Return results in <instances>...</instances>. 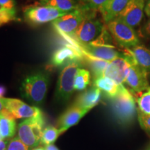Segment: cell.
Listing matches in <instances>:
<instances>
[{
	"instance_id": "obj_1",
	"label": "cell",
	"mask_w": 150,
	"mask_h": 150,
	"mask_svg": "<svg viewBox=\"0 0 150 150\" xmlns=\"http://www.w3.org/2000/svg\"><path fill=\"white\" fill-rule=\"evenodd\" d=\"M109 101L112 115L118 124L127 126L134 121L137 112L136 101L133 94L123 84L119 85L117 95Z\"/></svg>"
},
{
	"instance_id": "obj_2",
	"label": "cell",
	"mask_w": 150,
	"mask_h": 150,
	"mask_svg": "<svg viewBox=\"0 0 150 150\" xmlns=\"http://www.w3.org/2000/svg\"><path fill=\"white\" fill-rule=\"evenodd\" d=\"M50 78L46 72L38 71L27 75L22 80L20 91L22 97L35 106L44 102L47 93Z\"/></svg>"
},
{
	"instance_id": "obj_3",
	"label": "cell",
	"mask_w": 150,
	"mask_h": 150,
	"mask_svg": "<svg viewBox=\"0 0 150 150\" xmlns=\"http://www.w3.org/2000/svg\"><path fill=\"white\" fill-rule=\"evenodd\" d=\"M45 124L43 114L24 119L18 125V137L29 149H34L40 145Z\"/></svg>"
},
{
	"instance_id": "obj_4",
	"label": "cell",
	"mask_w": 150,
	"mask_h": 150,
	"mask_svg": "<svg viewBox=\"0 0 150 150\" xmlns=\"http://www.w3.org/2000/svg\"><path fill=\"white\" fill-rule=\"evenodd\" d=\"M104 26L102 22L96 18V11H92L76 31L68 35L79 44L86 45L95 40L102 33Z\"/></svg>"
},
{
	"instance_id": "obj_5",
	"label": "cell",
	"mask_w": 150,
	"mask_h": 150,
	"mask_svg": "<svg viewBox=\"0 0 150 150\" xmlns=\"http://www.w3.org/2000/svg\"><path fill=\"white\" fill-rule=\"evenodd\" d=\"M81 62L75 61L63 67L58 79L55 98L60 102L69 100L74 92V79L80 68Z\"/></svg>"
},
{
	"instance_id": "obj_6",
	"label": "cell",
	"mask_w": 150,
	"mask_h": 150,
	"mask_svg": "<svg viewBox=\"0 0 150 150\" xmlns=\"http://www.w3.org/2000/svg\"><path fill=\"white\" fill-rule=\"evenodd\" d=\"M106 27L112 38L125 49H131L140 45V40L134 28L115 18L106 23Z\"/></svg>"
},
{
	"instance_id": "obj_7",
	"label": "cell",
	"mask_w": 150,
	"mask_h": 150,
	"mask_svg": "<svg viewBox=\"0 0 150 150\" xmlns=\"http://www.w3.org/2000/svg\"><path fill=\"white\" fill-rule=\"evenodd\" d=\"M125 53L128 56L129 67L125 82L131 93L140 94L149 88V79L145 71L135 61L131 54L127 49H125Z\"/></svg>"
},
{
	"instance_id": "obj_8",
	"label": "cell",
	"mask_w": 150,
	"mask_h": 150,
	"mask_svg": "<svg viewBox=\"0 0 150 150\" xmlns=\"http://www.w3.org/2000/svg\"><path fill=\"white\" fill-rule=\"evenodd\" d=\"M92 11L85 6L81 8L67 13L61 18L52 22L54 29L60 35H70L76 31L84 19Z\"/></svg>"
},
{
	"instance_id": "obj_9",
	"label": "cell",
	"mask_w": 150,
	"mask_h": 150,
	"mask_svg": "<svg viewBox=\"0 0 150 150\" xmlns=\"http://www.w3.org/2000/svg\"><path fill=\"white\" fill-rule=\"evenodd\" d=\"M69 12H65L52 7L35 5L30 6L24 10V16L28 23L38 26L54 22Z\"/></svg>"
},
{
	"instance_id": "obj_10",
	"label": "cell",
	"mask_w": 150,
	"mask_h": 150,
	"mask_svg": "<svg viewBox=\"0 0 150 150\" xmlns=\"http://www.w3.org/2000/svg\"><path fill=\"white\" fill-rule=\"evenodd\" d=\"M146 0H129L117 18L132 28L140 25L142 21Z\"/></svg>"
},
{
	"instance_id": "obj_11",
	"label": "cell",
	"mask_w": 150,
	"mask_h": 150,
	"mask_svg": "<svg viewBox=\"0 0 150 150\" xmlns=\"http://www.w3.org/2000/svg\"><path fill=\"white\" fill-rule=\"evenodd\" d=\"M5 109L11 112L15 119H27L42 114V112L35 106H30L18 99L4 98Z\"/></svg>"
},
{
	"instance_id": "obj_12",
	"label": "cell",
	"mask_w": 150,
	"mask_h": 150,
	"mask_svg": "<svg viewBox=\"0 0 150 150\" xmlns=\"http://www.w3.org/2000/svg\"><path fill=\"white\" fill-rule=\"evenodd\" d=\"M83 59H85V57L82 52L81 46L76 47L68 44L54 52L51 59V63L54 67H60L72 62H81Z\"/></svg>"
},
{
	"instance_id": "obj_13",
	"label": "cell",
	"mask_w": 150,
	"mask_h": 150,
	"mask_svg": "<svg viewBox=\"0 0 150 150\" xmlns=\"http://www.w3.org/2000/svg\"><path fill=\"white\" fill-rule=\"evenodd\" d=\"M129 67L128 56L124 52L120 56L109 62L104 72V76L111 79L117 85L123 84L126 79Z\"/></svg>"
},
{
	"instance_id": "obj_14",
	"label": "cell",
	"mask_w": 150,
	"mask_h": 150,
	"mask_svg": "<svg viewBox=\"0 0 150 150\" xmlns=\"http://www.w3.org/2000/svg\"><path fill=\"white\" fill-rule=\"evenodd\" d=\"M88 112L89 110L72 104L60 116L57 122L58 127L65 133L70 127L76 125Z\"/></svg>"
},
{
	"instance_id": "obj_15",
	"label": "cell",
	"mask_w": 150,
	"mask_h": 150,
	"mask_svg": "<svg viewBox=\"0 0 150 150\" xmlns=\"http://www.w3.org/2000/svg\"><path fill=\"white\" fill-rule=\"evenodd\" d=\"M101 98H102V91L93 86L81 93L73 104L90 111L92 108L99 104Z\"/></svg>"
},
{
	"instance_id": "obj_16",
	"label": "cell",
	"mask_w": 150,
	"mask_h": 150,
	"mask_svg": "<svg viewBox=\"0 0 150 150\" xmlns=\"http://www.w3.org/2000/svg\"><path fill=\"white\" fill-rule=\"evenodd\" d=\"M81 46L82 47V51L93 57L105 61L110 62L122 55V53H120L115 50V47L95 46L92 45Z\"/></svg>"
},
{
	"instance_id": "obj_17",
	"label": "cell",
	"mask_w": 150,
	"mask_h": 150,
	"mask_svg": "<svg viewBox=\"0 0 150 150\" xmlns=\"http://www.w3.org/2000/svg\"><path fill=\"white\" fill-rule=\"evenodd\" d=\"M129 1V0H108L107 2L99 9L104 21L108 23L117 18L125 8Z\"/></svg>"
},
{
	"instance_id": "obj_18",
	"label": "cell",
	"mask_w": 150,
	"mask_h": 150,
	"mask_svg": "<svg viewBox=\"0 0 150 150\" xmlns=\"http://www.w3.org/2000/svg\"><path fill=\"white\" fill-rule=\"evenodd\" d=\"M135 61L145 71L150 79V49L143 45H138L131 49H127Z\"/></svg>"
},
{
	"instance_id": "obj_19",
	"label": "cell",
	"mask_w": 150,
	"mask_h": 150,
	"mask_svg": "<svg viewBox=\"0 0 150 150\" xmlns=\"http://www.w3.org/2000/svg\"><path fill=\"white\" fill-rule=\"evenodd\" d=\"M18 127L13 116L6 109H4L0 112V134L3 139L9 140L13 138Z\"/></svg>"
},
{
	"instance_id": "obj_20",
	"label": "cell",
	"mask_w": 150,
	"mask_h": 150,
	"mask_svg": "<svg viewBox=\"0 0 150 150\" xmlns=\"http://www.w3.org/2000/svg\"><path fill=\"white\" fill-rule=\"evenodd\" d=\"M38 4L52 7L65 12L78 10L83 6L80 0H39Z\"/></svg>"
},
{
	"instance_id": "obj_21",
	"label": "cell",
	"mask_w": 150,
	"mask_h": 150,
	"mask_svg": "<svg viewBox=\"0 0 150 150\" xmlns=\"http://www.w3.org/2000/svg\"><path fill=\"white\" fill-rule=\"evenodd\" d=\"M93 85L103 92L108 99L115 97L119 91V85L111 79L106 76H103L95 79L93 81Z\"/></svg>"
},
{
	"instance_id": "obj_22",
	"label": "cell",
	"mask_w": 150,
	"mask_h": 150,
	"mask_svg": "<svg viewBox=\"0 0 150 150\" xmlns=\"http://www.w3.org/2000/svg\"><path fill=\"white\" fill-rule=\"evenodd\" d=\"M83 53L85 59L88 63L89 66L91 67L94 79L104 76V72L106 67H107L109 62L93 57V56L89 55L88 54L83 51Z\"/></svg>"
},
{
	"instance_id": "obj_23",
	"label": "cell",
	"mask_w": 150,
	"mask_h": 150,
	"mask_svg": "<svg viewBox=\"0 0 150 150\" xmlns=\"http://www.w3.org/2000/svg\"><path fill=\"white\" fill-rule=\"evenodd\" d=\"M91 72L88 70L83 68L79 69L74 79V91H82L87 88L91 83Z\"/></svg>"
},
{
	"instance_id": "obj_24",
	"label": "cell",
	"mask_w": 150,
	"mask_h": 150,
	"mask_svg": "<svg viewBox=\"0 0 150 150\" xmlns=\"http://www.w3.org/2000/svg\"><path fill=\"white\" fill-rule=\"evenodd\" d=\"M62 134L63 132L61 129L52 126L47 127L43 130L40 144L45 146L52 145Z\"/></svg>"
},
{
	"instance_id": "obj_25",
	"label": "cell",
	"mask_w": 150,
	"mask_h": 150,
	"mask_svg": "<svg viewBox=\"0 0 150 150\" xmlns=\"http://www.w3.org/2000/svg\"><path fill=\"white\" fill-rule=\"evenodd\" d=\"M139 111L150 115V87L145 93H142L137 99Z\"/></svg>"
},
{
	"instance_id": "obj_26",
	"label": "cell",
	"mask_w": 150,
	"mask_h": 150,
	"mask_svg": "<svg viewBox=\"0 0 150 150\" xmlns=\"http://www.w3.org/2000/svg\"><path fill=\"white\" fill-rule=\"evenodd\" d=\"M138 119L141 128L150 134V115H145L138 110Z\"/></svg>"
},
{
	"instance_id": "obj_27",
	"label": "cell",
	"mask_w": 150,
	"mask_h": 150,
	"mask_svg": "<svg viewBox=\"0 0 150 150\" xmlns=\"http://www.w3.org/2000/svg\"><path fill=\"white\" fill-rule=\"evenodd\" d=\"M7 150H29V148L17 136L10 140Z\"/></svg>"
},
{
	"instance_id": "obj_28",
	"label": "cell",
	"mask_w": 150,
	"mask_h": 150,
	"mask_svg": "<svg viewBox=\"0 0 150 150\" xmlns=\"http://www.w3.org/2000/svg\"><path fill=\"white\" fill-rule=\"evenodd\" d=\"M108 0H88L84 6L88 9L93 11H99V8L102 6Z\"/></svg>"
},
{
	"instance_id": "obj_29",
	"label": "cell",
	"mask_w": 150,
	"mask_h": 150,
	"mask_svg": "<svg viewBox=\"0 0 150 150\" xmlns=\"http://www.w3.org/2000/svg\"><path fill=\"white\" fill-rule=\"evenodd\" d=\"M0 8L16 12L15 0H0Z\"/></svg>"
},
{
	"instance_id": "obj_30",
	"label": "cell",
	"mask_w": 150,
	"mask_h": 150,
	"mask_svg": "<svg viewBox=\"0 0 150 150\" xmlns=\"http://www.w3.org/2000/svg\"><path fill=\"white\" fill-rule=\"evenodd\" d=\"M141 36L145 39H150V18L145 22L140 29Z\"/></svg>"
},
{
	"instance_id": "obj_31",
	"label": "cell",
	"mask_w": 150,
	"mask_h": 150,
	"mask_svg": "<svg viewBox=\"0 0 150 150\" xmlns=\"http://www.w3.org/2000/svg\"><path fill=\"white\" fill-rule=\"evenodd\" d=\"M9 140L1 139L0 140V150H7L8 149Z\"/></svg>"
},
{
	"instance_id": "obj_32",
	"label": "cell",
	"mask_w": 150,
	"mask_h": 150,
	"mask_svg": "<svg viewBox=\"0 0 150 150\" xmlns=\"http://www.w3.org/2000/svg\"><path fill=\"white\" fill-rule=\"evenodd\" d=\"M145 13L148 18H150V0H147L145 6Z\"/></svg>"
},
{
	"instance_id": "obj_33",
	"label": "cell",
	"mask_w": 150,
	"mask_h": 150,
	"mask_svg": "<svg viewBox=\"0 0 150 150\" xmlns=\"http://www.w3.org/2000/svg\"><path fill=\"white\" fill-rule=\"evenodd\" d=\"M44 147H45V150H59V148L56 147L54 144H52V145H46Z\"/></svg>"
},
{
	"instance_id": "obj_34",
	"label": "cell",
	"mask_w": 150,
	"mask_h": 150,
	"mask_svg": "<svg viewBox=\"0 0 150 150\" xmlns=\"http://www.w3.org/2000/svg\"><path fill=\"white\" fill-rule=\"evenodd\" d=\"M6 93V89L4 86H0V99L3 98Z\"/></svg>"
},
{
	"instance_id": "obj_35",
	"label": "cell",
	"mask_w": 150,
	"mask_h": 150,
	"mask_svg": "<svg viewBox=\"0 0 150 150\" xmlns=\"http://www.w3.org/2000/svg\"><path fill=\"white\" fill-rule=\"evenodd\" d=\"M4 109H5V106H4V97L3 98L0 99V112Z\"/></svg>"
},
{
	"instance_id": "obj_36",
	"label": "cell",
	"mask_w": 150,
	"mask_h": 150,
	"mask_svg": "<svg viewBox=\"0 0 150 150\" xmlns=\"http://www.w3.org/2000/svg\"><path fill=\"white\" fill-rule=\"evenodd\" d=\"M31 150H45V147H37L34 148V149H32Z\"/></svg>"
},
{
	"instance_id": "obj_37",
	"label": "cell",
	"mask_w": 150,
	"mask_h": 150,
	"mask_svg": "<svg viewBox=\"0 0 150 150\" xmlns=\"http://www.w3.org/2000/svg\"><path fill=\"white\" fill-rule=\"evenodd\" d=\"M88 1V0H80V1H81V3L83 5H84L87 2V1Z\"/></svg>"
},
{
	"instance_id": "obj_38",
	"label": "cell",
	"mask_w": 150,
	"mask_h": 150,
	"mask_svg": "<svg viewBox=\"0 0 150 150\" xmlns=\"http://www.w3.org/2000/svg\"><path fill=\"white\" fill-rule=\"evenodd\" d=\"M1 139H3V138H2V137H1V134H0V140H1Z\"/></svg>"
},
{
	"instance_id": "obj_39",
	"label": "cell",
	"mask_w": 150,
	"mask_h": 150,
	"mask_svg": "<svg viewBox=\"0 0 150 150\" xmlns=\"http://www.w3.org/2000/svg\"><path fill=\"white\" fill-rule=\"evenodd\" d=\"M149 47H150V45H149ZM149 49H150V48H149Z\"/></svg>"
},
{
	"instance_id": "obj_40",
	"label": "cell",
	"mask_w": 150,
	"mask_h": 150,
	"mask_svg": "<svg viewBox=\"0 0 150 150\" xmlns=\"http://www.w3.org/2000/svg\"><path fill=\"white\" fill-rule=\"evenodd\" d=\"M0 27H1V26H0Z\"/></svg>"
}]
</instances>
